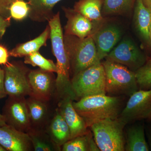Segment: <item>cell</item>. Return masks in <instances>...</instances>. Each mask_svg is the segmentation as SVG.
Segmentation results:
<instances>
[{
	"label": "cell",
	"instance_id": "12",
	"mask_svg": "<svg viewBox=\"0 0 151 151\" xmlns=\"http://www.w3.org/2000/svg\"><path fill=\"white\" fill-rule=\"evenodd\" d=\"M28 78L30 97L45 102L50 100L55 88V79L52 72L41 69L31 70L28 73Z\"/></svg>",
	"mask_w": 151,
	"mask_h": 151
},
{
	"label": "cell",
	"instance_id": "28",
	"mask_svg": "<svg viewBox=\"0 0 151 151\" xmlns=\"http://www.w3.org/2000/svg\"><path fill=\"white\" fill-rule=\"evenodd\" d=\"M9 10L12 18L22 21L29 15L30 7L27 2L24 0H16L11 4Z\"/></svg>",
	"mask_w": 151,
	"mask_h": 151
},
{
	"label": "cell",
	"instance_id": "37",
	"mask_svg": "<svg viewBox=\"0 0 151 151\" xmlns=\"http://www.w3.org/2000/svg\"><path fill=\"white\" fill-rule=\"evenodd\" d=\"M7 151L2 146L0 145V151Z\"/></svg>",
	"mask_w": 151,
	"mask_h": 151
},
{
	"label": "cell",
	"instance_id": "35",
	"mask_svg": "<svg viewBox=\"0 0 151 151\" xmlns=\"http://www.w3.org/2000/svg\"><path fill=\"white\" fill-rule=\"evenodd\" d=\"M150 150H151V129L150 130Z\"/></svg>",
	"mask_w": 151,
	"mask_h": 151
},
{
	"label": "cell",
	"instance_id": "5",
	"mask_svg": "<svg viewBox=\"0 0 151 151\" xmlns=\"http://www.w3.org/2000/svg\"><path fill=\"white\" fill-rule=\"evenodd\" d=\"M126 125L118 118L101 120L89 127L100 151H124L126 139L124 129Z\"/></svg>",
	"mask_w": 151,
	"mask_h": 151
},
{
	"label": "cell",
	"instance_id": "30",
	"mask_svg": "<svg viewBox=\"0 0 151 151\" xmlns=\"http://www.w3.org/2000/svg\"><path fill=\"white\" fill-rule=\"evenodd\" d=\"M9 53L6 49L0 45V64L5 65L8 63Z\"/></svg>",
	"mask_w": 151,
	"mask_h": 151
},
{
	"label": "cell",
	"instance_id": "34",
	"mask_svg": "<svg viewBox=\"0 0 151 151\" xmlns=\"http://www.w3.org/2000/svg\"><path fill=\"white\" fill-rule=\"evenodd\" d=\"M145 6L151 10V0H142Z\"/></svg>",
	"mask_w": 151,
	"mask_h": 151
},
{
	"label": "cell",
	"instance_id": "32",
	"mask_svg": "<svg viewBox=\"0 0 151 151\" xmlns=\"http://www.w3.org/2000/svg\"><path fill=\"white\" fill-rule=\"evenodd\" d=\"M10 6L6 0H0V13H4L7 11Z\"/></svg>",
	"mask_w": 151,
	"mask_h": 151
},
{
	"label": "cell",
	"instance_id": "21",
	"mask_svg": "<svg viewBox=\"0 0 151 151\" xmlns=\"http://www.w3.org/2000/svg\"><path fill=\"white\" fill-rule=\"evenodd\" d=\"M103 0H79L73 9L79 13L95 23H101L103 19Z\"/></svg>",
	"mask_w": 151,
	"mask_h": 151
},
{
	"label": "cell",
	"instance_id": "14",
	"mask_svg": "<svg viewBox=\"0 0 151 151\" xmlns=\"http://www.w3.org/2000/svg\"><path fill=\"white\" fill-rule=\"evenodd\" d=\"M73 101L70 98H65L61 99L58 104V110L69 127L70 139L85 134L89 131L84 119L74 109Z\"/></svg>",
	"mask_w": 151,
	"mask_h": 151
},
{
	"label": "cell",
	"instance_id": "23",
	"mask_svg": "<svg viewBox=\"0 0 151 151\" xmlns=\"http://www.w3.org/2000/svg\"><path fill=\"white\" fill-rule=\"evenodd\" d=\"M136 0H103L102 14L105 16L122 15L134 7Z\"/></svg>",
	"mask_w": 151,
	"mask_h": 151
},
{
	"label": "cell",
	"instance_id": "40",
	"mask_svg": "<svg viewBox=\"0 0 151 151\" xmlns=\"http://www.w3.org/2000/svg\"><path fill=\"white\" fill-rule=\"evenodd\" d=\"M3 36V35H2L1 34H0V39H1V38Z\"/></svg>",
	"mask_w": 151,
	"mask_h": 151
},
{
	"label": "cell",
	"instance_id": "39",
	"mask_svg": "<svg viewBox=\"0 0 151 151\" xmlns=\"http://www.w3.org/2000/svg\"><path fill=\"white\" fill-rule=\"evenodd\" d=\"M147 119L148 120H149V121H151V114L150 116V117H149L148 119Z\"/></svg>",
	"mask_w": 151,
	"mask_h": 151
},
{
	"label": "cell",
	"instance_id": "7",
	"mask_svg": "<svg viewBox=\"0 0 151 151\" xmlns=\"http://www.w3.org/2000/svg\"><path fill=\"white\" fill-rule=\"evenodd\" d=\"M105 58L124 65L134 72L142 67L147 59L135 42L129 38L123 40Z\"/></svg>",
	"mask_w": 151,
	"mask_h": 151
},
{
	"label": "cell",
	"instance_id": "19",
	"mask_svg": "<svg viewBox=\"0 0 151 151\" xmlns=\"http://www.w3.org/2000/svg\"><path fill=\"white\" fill-rule=\"evenodd\" d=\"M50 133L52 140L58 147L70 139L69 127L58 109L50 124Z\"/></svg>",
	"mask_w": 151,
	"mask_h": 151
},
{
	"label": "cell",
	"instance_id": "18",
	"mask_svg": "<svg viewBox=\"0 0 151 151\" xmlns=\"http://www.w3.org/2000/svg\"><path fill=\"white\" fill-rule=\"evenodd\" d=\"M50 35V29L47 26L43 32L32 40L21 44L10 52V55L15 57H23L38 52L42 47L46 45Z\"/></svg>",
	"mask_w": 151,
	"mask_h": 151
},
{
	"label": "cell",
	"instance_id": "38",
	"mask_svg": "<svg viewBox=\"0 0 151 151\" xmlns=\"http://www.w3.org/2000/svg\"><path fill=\"white\" fill-rule=\"evenodd\" d=\"M150 37L151 40V22L150 24Z\"/></svg>",
	"mask_w": 151,
	"mask_h": 151
},
{
	"label": "cell",
	"instance_id": "6",
	"mask_svg": "<svg viewBox=\"0 0 151 151\" xmlns=\"http://www.w3.org/2000/svg\"><path fill=\"white\" fill-rule=\"evenodd\" d=\"M76 99L106 94L105 70L100 62L81 70L71 79Z\"/></svg>",
	"mask_w": 151,
	"mask_h": 151
},
{
	"label": "cell",
	"instance_id": "11",
	"mask_svg": "<svg viewBox=\"0 0 151 151\" xmlns=\"http://www.w3.org/2000/svg\"><path fill=\"white\" fill-rule=\"evenodd\" d=\"M100 61L105 58L121 38L122 32L115 25L109 24L94 28L92 34Z\"/></svg>",
	"mask_w": 151,
	"mask_h": 151
},
{
	"label": "cell",
	"instance_id": "31",
	"mask_svg": "<svg viewBox=\"0 0 151 151\" xmlns=\"http://www.w3.org/2000/svg\"><path fill=\"white\" fill-rule=\"evenodd\" d=\"M10 24L9 20L8 19L3 17L0 15V34L4 35L7 28Z\"/></svg>",
	"mask_w": 151,
	"mask_h": 151
},
{
	"label": "cell",
	"instance_id": "16",
	"mask_svg": "<svg viewBox=\"0 0 151 151\" xmlns=\"http://www.w3.org/2000/svg\"><path fill=\"white\" fill-rule=\"evenodd\" d=\"M134 23L135 29L145 44L151 47L150 28L151 22V10L146 7L142 0H136L134 11Z\"/></svg>",
	"mask_w": 151,
	"mask_h": 151
},
{
	"label": "cell",
	"instance_id": "26",
	"mask_svg": "<svg viewBox=\"0 0 151 151\" xmlns=\"http://www.w3.org/2000/svg\"><path fill=\"white\" fill-rule=\"evenodd\" d=\"M28 133L35 151H52L56 150V147H58L52 139H48L43 135L31 130Z\"/></svg>",
	"mask_w": 151,
	"mask_h": 151
},
{
	"label": "cell",
	"instance_id": "15",
	"mask_svg": "<svg viewBox=\"0 0 151 151\" xmlns=\"http://www.w3.org/2000/svg\"><path fill=\"white\" fill-rule=\"evenodd\" d=\"M67 19L65 35L83 39L91 35L94 29L93 22L74 9L63 8Z\"/></svg>",
	"mask_w": 151,
	"mask_h": 151
},
{
	"label": "cell",
	"instance_id": "27",
	"mask_svg": "<svg viewBox=\"0 0 151 151\" xmlns=\"http://www.w3.org/2000/svg\"><path fill=\"white\" fill-rule=\"evenodd\" d=\"M135 73L139 89H151V58H147L145 63Z\"/></svg>",
	"mask_w": 151,
	"mask_h": 151
},
{
	"label": "cell",
	"instance_id": "4",
	"mask_svg": "<svg viewBox=\"0 0 151 151\" xmlns=\"http://www.w3.org/2000/svg\"><path fill=\"white\" fill-rule=\"evenodd\" d=\"M64 42L73 76L81 70L100 63L92 35L83 39L64 34Z\"/></svg>",
	"mask_w": 151,
	"mask_h": 151
},
{
	"label": "cell",
	"instance_id": "20",
	"mask_svg": "<svg viewBox=\"0 0 151 151\" xmlns=\"http://www.w3.org/2000/svg\"><path fill=\"white\" fill-rule=\"evenodd\" d=\"M30 7L29 17L36 21L49 20L55 6L62 0H27Z\"/></svg>",
	"mask_w": 151,
	"mask_h": 151
},
{
	"label": "cell",
	"instance_id": "29",
	"mask_svg": "<svg viewBox=\"0 0 151 151\" xmlns=\"http://www.w3.org/2000/svg\"><path fill=\"white\" fill-rule=\"evenodd\" d=\"M4 70L0 68V99L7 95L4 87Z\"/></svg>",
	"mask_w": 151,
	"mask_h": 151
},
{
	"label": "cell",
	"instance_id": "25",
	"mask_svg": "<svg viewBox=\"0 0 151 151\" xmlns=\"http://www.w3.org/2000/svg\"><path fill=\"white\" fill-rule=\"evenodd\" d=\"M24 63L33 66H37L42 70L50 72H57L56 64L52 60L46 59L39 52L25 57Z\"/></svg>",
	"mask_w": 151,
	"mask_h": 151
},
{
	"label": "cell",
	"instance_id": "36",
	"mask_svg": "<svg viewBox=\"0 0 151 151\" xmlns=\"http://www.w3.org/2000/svg\"><path fill=\"white\" fill-rule=\"evenodd\" d=\"M6 1L10 5L14 1H16V0H6Z\"/></svg>",
	"mask_w": 151,
	"mask_h": 151
},
{
	"label": "cell",
	"instance_id": "13",
	"mask_svg": "<svg viewBox=\"0 0 151 151\" xmlns=\"http://www.w3.org/2000/svg\"><path fill=\"white\" fill-rule=\"evenodd\" d=\"M0 145L9 151H29L32 146L28 133L8 124L0 127Z\"/></svg>",
	"mask_w": 151,
	"mask_h": 151
},
{
	"label": "cell",
	"instance_id": "41",
	"mask_svg": "<svg viewBox=\"0 0 151 151\" xmlns=\"http://www.w3.org/2000/svg\"><path fill=\"white\" fill-rule=\"evenodd\" d=\"M150 58H151V57Z\"/></svg>",
	"mask_w": 151,
	"mask_h": 151
},
{
	"label": "cell",
	"instance_id": "9",
	"mask_svg": "<svg viewBox=\"0 0 151 151\" xmlns=\"http://www.w3.org/2000/svg\"><path fill=\"white\" fill-rule=\"evenodd\" d=\"M4 87L9 97H25L30 94L27 71L23 66L14 63L5 65Z\"/></svg>",
	"mask_w": 151,
	"mask_h": 151
},
{
	"label": "cell",
	"instance_id": "10",
	"mask_svg": "<svg viewBox=\"0 0 151 151\" xmlns=\"http://www.w3.org/2000/svg\"><path fill=\"white\" fill-rule=\"evenodd\" d=\"M6 123L21 132L28 133L31 123L25 97H9L4 108Z\"/></svg>",
	"mask_w": 151,
	"mask_h": 151
},
{
	"label": "cell",
	"instance_id": "3",
	"mask_svg": "<svg viewBox=\"0 0 151 151\" xmlns=\"http://www.w3.org/2000/svg\"><path fill=\"white\" fill-rule=\"evenodd\" d=\"M102 63L105 72V89L109 95L129 97L139 89L135 72L109 60L105 59Z\"/></svg>",
	"mask_w": 151,
	"mask_h": 151
},
{
	"label": "cell",
	"instance_id": "33",
	"mask_svg": "<svg viewBox=\"0 0 151 151\" xmlns=\"http://www.w3.org/2000/svg\"><path fill=\"white\" fill-rule=\"evenodd\" d=\"M6 124L4 115L0 113V127H2Z\"/></svg>",
	"mask_w": 151,
	"mask_h": 151
},
{
	"label": "cell",
	"instance_id": "1",
	"mask_svg": "<svg viewBox=\"0 0 151 151\" xmlns=\"http://www.w3.org/2000/svg\"><path fill=\"white\" fill-rule=\"evenodd\" d=\"M53 55L56 58L57 77L55 88L60 99L70 98L76 100L70 79V64L64 45L59 12L54 15L48 20Z\"/></svg>",
	"mask_w": 151,
	"mask_h": 151
},
{
	"label": "cell",
	"instance_id": "2",
	"mask_svg": "<svg viewBox=\"0 0 151 151\" xmlns=\"http://www.w3.org/2000/svg\"><path fill=\"white\" fill-rule=\"evenodd\" d=\"M125 99L124 96L98 94L81 98L73 105L89 127L101 120L119 118L126 105Z\"/></svg>",
	"mask_w": 151,
	"mask_h": 151
},
{
	"label": "cell",
	"instance_id": "8",
	"mask_svg": "<svg viewBox=\"0 0 151 151\" xmlns=\"http://www.w3.org/2000/svg\"><path fill=\"white\" fill-rule=\"evenodd\" d=\"M151 114V89H139L130 96L119 117L126 124L147 119Z\"/></svg>",
	"mask_w": 151,
	"mask_h": 151
},
{
	"label": "cell",
	"instance_id": "22",
	"mask_svg": "<svg viewBox=\"0 0 151 151\" xmlns=\"http://www.w3.org/2000/svg\"><path fill=\"white\" fill-rule=\"evenodd\" d=\"M63 151H100L90 131L69 140L62 146Z\"/></svg>",
	"mask_w": 151,
	"mask_h": 151
},
{
	"label": "cell",
	"instance_id": "24",
	"mask_svg": "<svg viewBox=\"0 0 151 151\" xmlns=\"http://www.w3.org/2000/svg\"><path fill=\"white\" fill-rule=\"evenodd\" d=\"M46 102L30 96L26 100L31 125H40L46 119L47 114Z\"/></svg>",
	"mask_w": 151,
	"mask_h": 151
},
{
	"label": "cell",
	"instance_id": "17",
	"mask_svg": "<svg viewBox=\"0 0 151 151\" xmlns=\"http://www.w3.org/2000/svg\"><path fill=\"white\" fill-rule=\"evenodd\" d=\"M125 139V151H150L145 137V128L142 124H134L129 127Z\"/></svg>",
	"mask_w": 151,
	"mask_h": 151
}]
</instances>
